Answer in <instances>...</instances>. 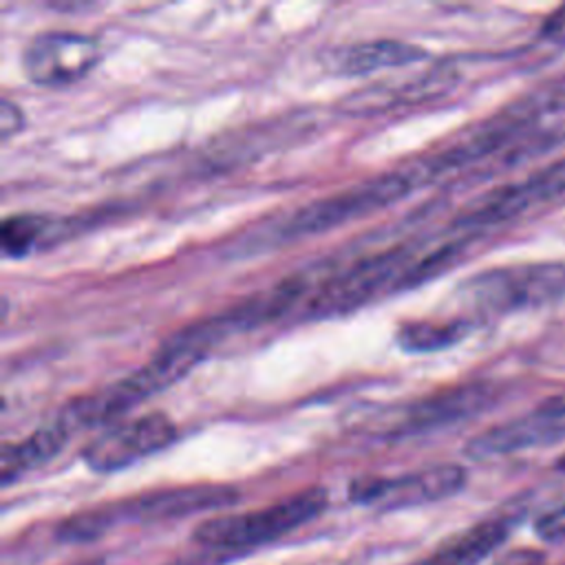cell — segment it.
Returning a JSON list of instances; mask_svg holds the SVG:
<instances>
[{"label":"cell","mask_w":565,"mask_h":565,"mask_svg":"<svg viewBox=\"0 0 565 565\" xmlns=\"http://www.w3.org/2000/svg\"><path fill=\"white\" fill-rule=\"evenodd\" d=\"M238 499V490L221 483H196V486H174L135 494L130 499L104 505L110 527L124 519L130 521H168L181 519L207 510H218Z\"/></svg>","instance_id":"12"},{"label":"cell","mask_w":565,"mask_h":565,"mask_svg":"<svg viewBox=\"0 0 565 565\" xmlns=\"http://www.w3.org/2000/svg\"><path fill=\"white\" fill-rule=\"evenodd\" d=\"M327 490L311 486L258 510L212 516L194 527L192 539L212 552L238 554L271 543L313 521L327 510Z\"/></svg>","instance_id":"4"},{"label":"cell","mask_w":565,"mask_h":565,"mask_svg":"<svg viewBox=\"0 0 565 565\" xmlns=\"http://www.w3.org/2000/svg\"><path fill=\"white\" fill-rule=\"evenodd\" d=\"M22 128H24V113H22L20 104L4 97L0 104V137H2V141H9Z\"/></svg>","instance_id":"21"},{"label":"cell","mask_w":565,"mask_h":565,"mask_svg":"<svg viewBox=\"0 0 565 565\" xmlns=\"http://www.w3.org/2000/svg\"><path fill=\"white\" fill-rule=\"evenodd\" d=\"M99 60L97 38L77 31H44L24 44L20 66L35 86L64 88L84 79Z\"/></svg>","instance_id":"7"},{"label":"cell","mask_w":565,"mask_h":565,"mask_svg":"<svg viewBox=\"0 0 565 565\" xmlns=\"http://www.w3.org/2000/svg\"><path fill=\"white\" fill-rule=\"evenodd\" d=\"M455 296L463 309L479 316H508L547 307L565 298V263L541 260L490 267L466 278Z\"/></svg>","instance_id":"3"},{"label":"cell","mask_w":565,"mask_h":565,"mask_svg":"<svg viewBox=\"0 0 565 565\" xmlns=\"http://www.w3.org/2000/svg\"><path fill=\"white\" fill-rule=\"evenodd\" d=\"M530 95L534 97L543 117L552 115V113H563L565 110V73L550 77L543 84L534 86L530 90Z\"/></svg>","instance_id":"19"},{"label":"cell","mask_w":565,"mask_h":565,"mask_svg":"<svg viewBox=\"0 0 565 565\" xmlns=\"http://www.w3.org/2000/svg\"><path fill=\"white\" fill-rule=\"evenodd\" d=\"M459 463H437L399 477H358L349 483V501L380 510H399L455 497L466 486Z\"/></svg>","instance_id":"8"},{"label":"cell","mask_w":565,"mask_h":565,"mask_svg":"<svg viewBox=\"0 0 565 565\" xmlns=\"http://www.w3.org/2000/svg\"><path fill=\"white\" fill-rule=\"evenodd\" d=\"M426 49L402 42V40H364L351 42L342 46H333L322 55V64L329 73L353 77V75H369L380 68H402L426 60Z\"/></svg>","instance_id":"14"},{"label":"cell","mask_w":565,"mask_h":565,"mask_svg":"<svg viewBox=\"0 0 565 565\" xmlns=\"http://www.w3.org/2000/svg\"><path fill=\"white\" fill-rule=\"evenodd\" d=\"M541 38L552 44H565V4L545 18L541 26Z\"/></svg>","instance_id":"22"},{"label":"cell","mask_w":565,"mask_h":565,"mask_svg":"<svg viewBox=\"0 0 565 565\" xmlns=\"http://www.w3.org/2000/svg\"><path fill=\"white\" fill-rule=\"evenodd\" d=\"M177 437V426L166 413H146L104 428L82 450L84 463L95 472H117L163 448Z\"/></svg>","instance_id":"10"},{"label":"cell","mask_w":565,"mask_h":565,"mask_svg":"<svg viewBox=\"0 0 565 565\" xmlns=\"http://www.w3.org/2000/svg\"><path fill=\"white\" fill-rule=\"evenodd\" d=\"M212 335L201 322H190L183 329L174 331L150 358L146 364L128 373L126 377L93 391L73 397L57 415V419L73 435L75 430L113 426L121 422L137 404L150 399L152 395L166 391L181 377L190 373L207 353L214 349Z\"/></svg>","instance_id":"1"},{"label":"cell","mask_w":565,"mask_h":565,"mask_svg":"<svg viewBox=\"0 0 565 565\" xmlns=\"http://www.w3.org/2000/svg\"><path fill=\"white\" fill-rule=\"evenodd\" d=\"M534 530L543 541H565V505L539 516Z\"/></svg>","instance_id":"20"},{"label":"cell","mask_w":565,"mask_h":565,"mask_svg":"<svg viewBox=\"0 0 565 565\" xmlns=\"http://www.w3.org/2000/svg\"><path fill=\"white\" fill-rule=\"evenodd\" d=\"M554 468L558 470V472H565V455H561L558 459H556V463H554Z\"/></svg>","instance_id":"23"},{"label":"cell","mask_w":565,"mask_h":565,"mask_svg":"<svg viewBox=\"0 0 565 565\" xmlns=\"http://www.w3.org/2000/svg\"><path fill=\"white\" fill-rule=\"evenodd\" d=\"M565 201V157L543 166L523 181L499 185L470 201L455 218L452 227L463 236H475L521 214Z\"/></svg>","instance_id":"6"},{"label":"cell","mask_w":565,"mask_h":565,"mask_svg":"<svg viewBox=\"0 0 565 565\" xmlns=\"http://www.w3.org/2000/svg\"><path fill=\"white\" fill-rule=\"evenodd\" d=\"M455 79L457 75L450 66H435L417 75L384 79L347 95L340 102V110L344 115H377L393 108L415 106L444 95Z\"/></svg>","instance_id":"13"},{"label":"cell","mask_w":565,"mask_h":565,"mask_svg":"<svg viewBox=\"0 0 565 565\" xmlns=\"http://www.w3.org/2000/svg\"><path fill=\"white\" fill-rule=\"evenodd\" d=\"M53 221L44 214L22 212L9 214L0 225V247L7 258H22L31 254L51 234Z\"/></svg>","instance_id":"18"},{"label":"cell","mask_w":565,"mask_h":565,"mask_svg":"<svg viewBox=\"0 0 565 565\" xmlns=\"http://www.w3.org/2000/svg\"><path fill=\"white\" fill-rule=\"evenodd\" d=\"M499 395L501 386L494 382L459 384L404 404L391 417L382 419L377 428L386 437L428 433L488 411L499 399Z\"/></svg>","instance_id":"9"},{"label":"cell","mask_w":565,"mask_h":565,"mask_svg":"<svg viewBox=\"0 0 565 565\" xmlns=\"http://www.w3.org/2000/svg\"><path fill=\"white\" fill-rule=\"evenodd\" d=\"M561 565H565V563H561Z\"/></svg>","instance_id":"24"},{"label":"cell","mask_w":565,"mask_h":565,"mask_svg":"<svg viewBox=\"0 0 565 565\" xmlns=\"http://www.w3.org/2000/svg\"><path fill=\"white\" fill-rule=\"evenodd\" d=\"M417 256L415 245H395L347 265L309 291L300 302V316L311 320L347 316L384 291H397L402 276Z\"/></svg>","instance_id":"5"},{"label":"cell","mask_w":565,"mask_h":565,"mask_svg":"<svg viewBox=\"0 0 565 565\" xmlns=\"http://www.w3.org/2000/svg\"><path fill=\"white\" fill-rule=\"evenodd\" d=\"M514 516H490L450 536L411 565H479L497 552L512 532Z\"/></svg>","instance_id":"15"},{"label":"cell","mask_w":565,"mask_h":565,"mask_svg":"<svg viewBox=\"0 0 565 565\" xmlns=\"http://www.w3.org/2000/svg\"><path fill=\"white\" fill-rule=\"evenodd\" d=\"M472 329L466 318L450 320H406L395 331V342L404 353H435L455 347Z\"/></svg>","instance_id":"17"},{"label":"cell","mask_w":565,"mask_h":565,"mask_svg":"<svg viewBox=\"0 0 565 565\" xmlns=\"http://www.w3.org/2000/svg\"><path fill=\"white\" fill-rule=\"evenodd\" d=\"M68 435L71 433L66 430V426L60 419H55L51 424L40 426L38 430H33L31 435H26L15 444L7 441L2 446V457H0L2 459L0 483L9 488L18 479H22L26 472L51 461L64 448Z\"/></svg>","instance_id":"16"},{"label":"cell","mask_w":565,"mask_h":565,"mask_svg":"<svg viewBox=\"0 0 565 565\" xmlns=\"http://www.w3.org/2000/svg\"><path fill=\"white\" fill-rule=\"evenodd\" d=\"M565 439V397L547 399L532 411L490 426L466 444L463 452L470 459L483 461L519 450L552 446Z\"/></svg>","instance_id":"11"},{"label":"cell","mask_w":565,"mask_h":565,"mask_svg":"<svg viewBox=\"0 0 565 565\" xmlns=\"http://www.w3.org/2000/svg\"><path fill=\"white\" fill-rule=\"evenodd\" d=\"M419 185L422 183L411 163L395 168L391 172L364 179L322 199L309 201L282 214L280 218L265 223V227L249 232V238L241 241L238 249L243 254H249L254 249H267L329 232L333 227L364 218L382 207L393 205Z\"/></svg>","instance_id":"2"}]
</instances>
